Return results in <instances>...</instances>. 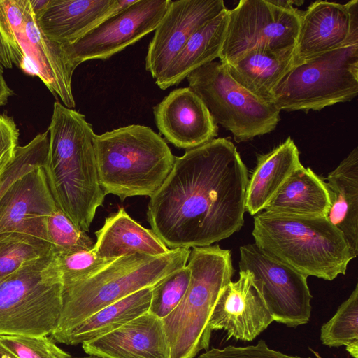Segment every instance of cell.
I'll list each match as a JSON object with an SVG mask.
<instances>
[{
  "mask_svg": "<svg viewBox=\"0 0 358 358\" xmlns=\"http://www.w3.org/2000/svg\"><path fill=\"white\" fill-rule=\"evenodd\" d=\"M187 265L191 271L187 291L174 310L162 320L171 358H194L201 350H208L210 315L234 273L231 251L219 245L193 248Z\"/></svg>",
  "mask_w": 358,
  "mask_h": 358,
  "instance_id": "6",
  "label": "cell"
},
{
  "mask_svg": "<svg viewBox=\"0 0 358 358\" xmlns=\"http://www.w3.org/2000/svg\"><path fill=\"white\" fill-rule=\"evenodd\" d=\"M63 306V282L54 253L0 277V334L51 335Z\"/></svg>",
  "mask_w": 358,
  "mask_h": 358,
  "instance_id": "7",
  "label": "cell"
},
{
  "mask_svg": "<svg viewBox=\"0 0 358 358\" xmlns=\"http://www.w3.org/2000/svg\"><path fill=\"white\" fill-rule=\"evenodd\" d=\"M49 143L48 130L35 136L29 143L18 146L13 162L0 177V198L18 178L33 169L43 167Z\"/></svg>",
  "mask_w": 358,
  "mask_h": 358,
  "instance_id": "33",
  "label": "cell"
},
{
  "mask_svg": "<svg viewBox=\"0 0 358 358\" xmlns=\"http://www.w3.org/2000/svg\"><path fill=\"white\" fill-rule=\"evenodd\" d=\"M189 248L161 255L136 253L115 259L87 280L63 288L62 313L51 337L57 341L100 309L140 289L152 287L187 265Z\"/></svg>",
  "mask_w": 358,
  "mask_h": 358,
  "instance_id": "5",
  "label": "cell"
},
{
  "mask_svg": "<svg viewBox=\"0 0 358 358\" xmlns=\"http://www.w3.org/2000/svg\"><path fill=\"white\" fill-rule=\"evenodd\" d=\"M252 235L262 251L306 277L331 281L353 259L343 234L327 217L264 210L254 215Z\"/></svg>",
  "mask_w": 358,
  "mask_h": 358,
  "instance_id": "3",
  "label": "cell"
},
{
  "mask_svg": "<svg viewBox=\"0 0 358 358\" xmlns=\"http://www.w3.org/2000/svg\"><path fill=\"white\" fill-rule=\"evenodd\" d=\"M248 179L236 147L226 138L187 150L150 197L151 229L169 249L229 238L243 226Z\"/></svg>",
  "mask_w": 358,
  "mask_h": 358,
  "instance_id": "1",
  "label": "cell"
},
{
  "mask_svg": "<svg viewBox=\"0 0 358 358\" xmlns=\"http://www.w3.org/2000/svg\"><path fill=\"white\" fill-rule=\"evenodd\" d=\"M198 358H312L289 355L270 348L266 343L260 340L253 345L236 347L229 345L224 348H212Z\"/></svg>",
  "mask_w": 358,
  "mask_h": 358,
  "instance_id": "36",
  "label": "cell"
},
{
  "mask_svg": "<svg viewBox=\"0 0 358 358\" xmlns=\"http://www.w3.org/2000/svg\"><path fill=\"white\" fill-rule=\"evenodd\" d=\"M43 166L58 207L82 231H89L106 194L99 181L92 126L82 113L55 101L48 128Z\"/></svg>",
  "mask_w": 358,
  "mask_h": 358,
  "instance_id": "2",
  "label": "cell"
},
{
  "mask_svg": "<svg viewBox=\"0 0 358 358\" xmlns=\"http://www.w3.org/2000/svg\"><path fill=\"white\" fill-rule=\"evenodd\" d=\"M18 137L19 130L13 118L0 114V177L15 159Z\"/></svg>",
  "mask_w": 358,
  "mask_h": 358,
  "instance_id": "37",
  "label": "cell"
},
{
  "mask_svg": "<svg viewBox=\"0 0 358 358\" xmlns=\"http://www.w3.org/2000/svg\"><path fill=\"white\" fill-rule=\"evenodd\" d=\"M186 78L216 124L231 131L236 143L271 132L280 120L279 110L242 87L220 61L201 66Z\"/></svg>",
  "mask_w": 358,
  "mask_h": 358,
  "instance_id": "9",
  "label": "cell"
},
{
  "mask_svg": "<svg viewBox=\"0 0 358 358\" xmlns=\"http://www.w3.org/2000/svg\"><path fill=\"white\" fill-rule=\"evenodd\" d=\"M320 340L330 348L346 347L353 358H358V285L335 315L321 327Z\"/></svg>",
  "mask_w": 358,
  "mask_h": 358,
  "instance_id": "28",
  "label": "cell"
},
{
  "mask_svg": "<svg viewBox=\"0 0 358 358\" xmlns=\"http://www.w3.org/2000/svg\"><path fill=\"white\" fill-rule=\"evenodd\" d=\"M240 271H249L261 284L274 321L289 327L308 322L313 296L307 278L271 257L255 243L240 248Z\"/></svg>",
  "mask_w": 358,
  "mask_h": 358,
  "instance_id": "12",
  "label": "cell"
},
{
  "mask_svg": "<svg viewBox=\"0 0 358 358\" xmlns=\"http://www.w3.org/2000/svg\"><path fill=\"white\" fill-rule=\"evenodd\" d=\"M135 1L50 0L45 12L36 21L48 38L69 45Z\"/></svg>",
  "mask_w": 358,
  "mask_h": 358,
  "instance_id": "20",
  "label": "cell"
},
{
  "mask_svg": "<svg viewBox=\"0 0 358 358\" xmlns=\"http://www.w3.org/2000/svg\"><path fill=\"white\" fill-rule=\"evenodd\" d=\"M81 358H103V357L94 356V355H89L88 357H81Z\"/></svg>",
  "mask_w": 358,
  "mask_h": 358,
  "instance_id": "41",
  "label": "cell"
},
{
  "mask_svg": "<svg viewBox=\"0 0 358 358\" xmlns=\"http://www.w3.org/2000/svg\"><path fill=\"white\" fill-rule=\"evenodd\" d=\"M0 344L17 358H71L52 337L0 334Z\"/></svg>",
  "mask_w": 358,
  "mask_h": 358,
  "instance_id": "35",
  "label": "cell"
},
{
  "mask_svg": "<svg viewBox=\"0 0 358 358\" xmlns=\"http://www.w3.org/2000/svg\"><path fill=\"white\" fill-rule=\"evenodd\" d=\"M53 253L50 243L25 233L0 234V277L13 273L26 263Z\"/></svg>",
  "mask_w": 358,
  "mask_h": 358,
  "instance_id": "29",
  "label": "cell"
},
{
  "mask_svg": "<svg viewBox=\"0 0 358 358\" xmlns=\"http://www.w3.org/2000/svg\"><path fill=\"white\" fill-rule=\"evenodd\" d=\"M226 9L222 0H171L150 42L146 71L159 79L192 34Z\"/></svg>",
  "mask_w": 358,
  "mask_h": 358,
  "instance_id": "15",
  "label": "cell"
},
{
  "mask_svg": "<svg viewBox=\"0 0 358 358\" xmlns=\"http://www.w3.org/2000/svg\"><path fill=\"white\" fill-rule=\"evenodd\" d=\"M302 10L278 1L241 0L228 10L220 62L230 64L254 50L283 52L295 48Z\"/></svg>",
  "mask_w": 358,
  "mask_h": 358,
  "instance_id": "10",
  "label": "cell"
},
{
  "mask_svg": "<svg viewBox=\"0 0 358 358\" xmlns=\"http://www.w3.org/2000/svg\"><path fill=\"white\" fill-rule=\"evenodd\" d=\"M273 321L259 281L249 271H239L238 280L221 290L208 326L211 331H226L227 340L252 341Z\"/></svg>",
  "mask_w": 358,
  "mask_h": 358,
  "instance_id": "14",
  "label": "cell"
},
{
  "mask_svg": "<svg viewBox=\"0 0 358 358\" xmlns=\"http://www.w3.org/2000/svg\"><path fill=\"white\" fill-rule=\"evenodd\" d=\"M171 0H136L108 17L76 41L62 45L75 70L92 59H107L155 30Z\"/></svg>",
  "mask_w": 358,
  "mask_h": 358,
  "instance_id": "11",
  "label": "cell"
},
{
  "mask_svg": "<svg viewBox=\"0 0 358 358\" xmlns=\"http://www.w3.org/2000/svg\"><path fill=\"white\" fill-rule=\"evenodd\" d=\"M153 114L159 133L178 148H194L217 136V125L189 87L171 91L153 108Z\"/></svg>",
  "mask_w": 358,
  "mask_h": 358,
  "instance_id": "17",
  "label": "cell"
},
{
  "mask_svg": "<svg viewBox=\"0 0 358 358\" xmlns=\"http://www.w3.org/2000/svg\"><path fill=\"white\" fill-rule=\"evenodd\" d=\"M190 275V269L186 265L153 285L148 312L162 320L166 317L184 296L189 283Z\"/></svg>",
  "mask_w": 358,
  "mask_h": 358,
  "instance_id": "32",
  "label": "cell"
},
{
  "mask_svg": "<svg viewBox=\"0 0 358 358\" xmlns=\"http://www.w3.org/2000/svg\"><path fill=\"white\" fill-rule=\"evenodd\" d=\"M63 288L87 280L106 267L115 259L98 256L93 248L55 255Z\"/></svg>",
  "mask_w": 358,
  "mask_h": 358,
  "instance_id": "34",
  "label": "cell"
},
{
  "mask_svg": "<svg viewBox=\"0 0 358 358\" xmlns=\"http://www.w3.org/2000/svg\"><path fill=\"white\" fill-rule=\"evenodd\" d=\"M93 144L99 184L105 194L121 201L150 198L169 174L176 157L150 127L130 124L94 134Z\"/></svg>",
  "mask_w": 358,
  "mask_h": 358,
  "instance_id": "4",
  "label": "cell"
},
{
  "mask_svg": "<svg viewBox=\"0 0 358 358\" xmlns=\"http://www.w3.org/2000/svg\"><path fill=\"white\" fill-rule=\"evenodd\" d=\"M95 234L93 250L103 258L117 259L136 253L156 256L171 250L152 229L133 220L124 208L106 217L103 227Z\"/></svg>",
  "mask_w": 358,
  "mask_h": 358,
  "instance_id": "22",
  "label": "cell"
},
{
  "mask_svg": "<svg viewBox=\"0 0 358 358\" xmlns=\"http://www.w3.org/2000/svg\"><path fill=\"white\" fill-rule=\"evenodd\" d=\"M227 21L226 9L194 31L165 72L155 80L157 85L162 90L177 85L194 70L219 58Z\"/></svg>",
  "mask_w": 358,
  "mask_h": 358,
  "instance_id": "25",
  "label": "cell"
},
{
  "mask_svg": "<svg viewBox=\"0 0 358 358\" xmlns=\"http://www.w3.org/2000/svg\"><path fill=\"white\" fill-rule=\"evenodd\" d=\"M294 49L283 52L254 50L232 64H223L242 87L257 99L271 103L275 87L294 64Z\"/></svg>",
  "mask_w": 358,
  "mask_h": 358,
  "instance_id": "24",
  "label": "cell"
},
{
  "mask_svg": "<svg viewBox=\"0 0 358 358\" xmlns=\"http://www.w3.org/2000/svg\"><path fill=\"white\" fill-rule=\"evenodd\" d=\"M46 234L55 255L90 250L94 245L58 206L47 218Z\"/></svg>",
  "mask_w": 358,
  "mask_h": 358,
  "instance_id": "31",
  "label": "cell"
},
{
  "mask_svg": "<svg viewBox=\"0 0 358 358\" xmlns=\"http://www.w3.org/2000/svg\"><path fill=\"white\" fill-rule=\"evenodd\" d=\"M29 0H0V63L7 69L20 68L23 54L18 34L29 8Z\"/></svg>",
  "mask_w": 358,
  "mask_h": 358,
  "instance_id": "30",
  "label": "cell"
},
{
  "mask_svg": "<svg viewBox=\"0 0 358 358\" xmlns=\"http://www.w3.org/2000/svg\"><path fill=\"white\" fill-rule=\"evenodd\" d=\"M152 287L140 289L94 313L62 336L57 343L76 345L104 336L147 313Z\"/></svg>",
  "mask_w": 358,
  "mask_h": 358,
  "instance_id": "27",
  "label": "cell"
},
{
  "mask_svg": "<svg viewBox=\"0 0 358 358\" xmlns=\"http://www.w3.org/2000/svg\"><path fill=\"white\" fill-rule=\"evenodd\" d=\"M57 206L43 167L16 179L0 198V234L17 231L47 239L46 221Z\"/></svg>",
  "mask_w": 358,
  "mask_h": 358,
  "instance_id": "16",
  "label": "cell"
},
{
  "mask_svg": "<svg viewBox=\"0 0 358 358\" xmlns=\"http://www.w3.org/2000/svg\"><path fill=\"white\" fill-rule=\"evenodd\" d=\"M17 40L24 57L20 69L29 75L39 77L66 107L74 108L76 103L71 87L74 69L66 59L62 45L50 40L41 32L31 5Z\"/></svg>",
  "mask_w": 358,
  "mask_h": 358,
  "instance_id": "18",
  "label": "cell"
},
{
  "mask_svg": "<svg viewBox=\"0 0 358 358\" xmlns=\"http://www.w3.org/2000/svg\"><path fill=\"white\" fill-rule=\"evenodd\" d=\"M301 165L299 149L290 136L269 152L259 155L248 179L245 211L254 216L264 210Z\"/></svg>",
  "mask_w": 358,
  "mask_h": 358,
  "instance_id": "23",
  "label": "cell"
},
{
  "mask_svg": "<svg viewBox=\"0 0 358 358\" xmlns=\"http://www.w3.org/2000/svg\"><path fill=\"white\" fill-rule=\"evenodd\" d=\"M330 199L328 220L343 234L355 259L358 255V148H355L325 181Z\"/></svg>",
  "mask_w": 358,
  "mask_h": 358,
  "instance_id": "21",
  "label": "cell"
},
{
  "mask_svg": "<svg viewBox=\"0 0 358 358\" xmlns=\"http://www.w3.org/2000/svg\"><path fill=\"white\" fill-rule=\"evenodd\" d=\"M3 73V66L0 63V106L6 104L8 97L13 94L12 90L6 83Z\"/></svg>",
  "mask_w": 358,
  "mask_h": 358,
  "instance_id": "38",
  "label": "cell"
},
{
  "mask_svg": "<svg viewBox=\"0 0 358 358\" xmlns=\"http://www.w3.org/2000/svg\"><path fill=\"white\" fill-rule=\"evenodd\" d=\"M355 44H358V0L345 3L316 1L302 10L294 64Z\"/></svg>",
  "mask_w": 358,
  "mask_h": 358,
  "instance_id": "13",
  "label": "cell"
},
{
  "mask_svg": "<svg viewBox=\"0 0 358 358\" xmlns=\"http://www.w3.org/2000/svg\"><path fill=\"white\" fill-rule=\"evenodd\" d=\"M358 94V44L294 64L275 87L271 103L280 111L320 110Z\"/></svg>",
  "mask_w": 358,
  "mask_h": 358,
  "instance_id": "8",
  "label": "cell"
},
{
  "mask_svg": "<svg viewBox=\"0 0 358 358\" xmlns=\"http://www.w3.org/2000/svg\"><path fill=\"white\" fill-rule=\"evenodd\" d=\"M330 199L325 180L301 165L286 180L264 210L274 213L327 217Z\"/></svg>",
  "mask_w": 358,
  "mask_h": 358,
  "instance_id": "26",
  "label": "cell"
},
{
  "mask_svg": "<svg viewBox=\"0 0 358 358\" xmlns=\"http://www.w3.org/2000/svg\"><path fill=\"white\" fill-rule=\"evenodd\" d=\"M50 0H29L31 8L37 20L48 8Z\"/></svg>",
  "mask_w": 358,
  "mask_h": 358,
  "instance_id": "39",
  "label": "cell"
},
{
  "mask_svg": "<svg viewBox=\"0 0 358 358\" xmlns=\"http://www.w3.org/2000/svg\"><path fill=\"white\" fill-rule=\"evenodd\" d=\"M82 347L103 358H171L162 320L148 312Z\"/></svg>",
  "mask_w": 358,
  "mask_h": 358,
  "instance_id": "19",
  "label": "cell"
},
{
  "mask_svg": "<svg viewBox=\"0 0 358 358\" xmlns=\"http://www.w3.org/2000/svg\"><path fill=\"white\" fill-rule=\"evenodd\" d=\"M0 358H17L1 344H0Z\"/></svg>",
  "mask_w": 358,
  "mask_h": 358,
  "instance_id": "40",
  "label": "cell"
}]
</instances>
